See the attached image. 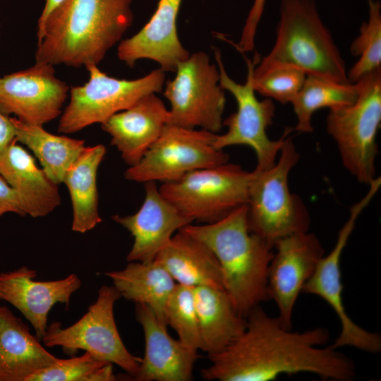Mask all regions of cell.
Masks as SVG:
<instances>
[{"instance_id":"1","label":"cell","mask_w":381,"mask_h":381,"mask_svg":"<svg viewBox=\"0 0 381 381\" xmlns=\"http://www.w3.org/2000/svg\"><path fill=\"white\" fill-rule=\"evenodd\" d=\"M246 318L244 332L221 352L208 356L211 364L200 372L204 380L268 381L281 374L299 373L338 381L355 377V365L349 357L329 346L319 347L329 340L326 329L291 332L260 306Z\"/></svg>"},{"instance_id":"2","label":"cell","mask_w":381,"mask_h":381,"mask_svg":"<svg viewBox=\"0 0 381 381\" xmlns=\"http://www.w3.org/2000/svg\"><path fill=\"white\" fill-rule=\"evenodd\" d=\"M132 0H63L37 28L35 62L97 65L133 20Z\"/></svg>"},{"instance_id":"3","label":"cell","mask_w":381,"mask_h":381,"mask_svg":"<svg viewBox=\"0 0 381 381\" xmlns=\"http://www.w3.org/2000/svg\"><path fill=\"white\" fill-rule=\"evenodd\" d=\"M206 245L220 265L224 289L239 315L270 299L268 267L273 247L250 231L247 205L214 223L188 224L180 229Z\"/></svg>"},{"instance_id":"4","label":"cell","mask_w":381,"mask_h":381,"mask_svg":"<svg viewBox=\"0 0 381 381\" xmlns=\"http://www.w3.org/2000/svg\"><path fill=\"white\" fill-rule=\"evenodd\" d=\"M274 44L253 74L279 66L298 68L334 82L350 83L345 62L322 22L315 0H282Z\"/></svg>"},{"instance_id":"5","label":"cell","mask_w":381,"mask_h":381,"mask_svg":"<svg viewBox=\"0 0 381 381\" xmlns=\"http://www.w3.org/2000/svg\"><path fill=\"white\" fill-rule=\"evenodd\" d=\"M299 159L291 138H285L277 162L272 168L252 171L248 189L247 222L250 232L272 247L279 239L306 232L310 219L301 199L292 194L289 175Z\"/></svg>"},{"instance_id":"6","label":"cell","mask_w":381,"mask_h":381,"mask_svg":"<svg viewBox=\"0 0 381 381\" xmlns=\"http://www.w3.org/2000/svg\"><path fill=\"white\" fill-rule=\"evenodd\" d=\"M357 99L352 104L330 109L327 131L337 143L344 167L359 182L369 185L375 178L378 153L376 137L381 123V68L360 78Z\"/></svg>"},{"instance_id":"7","label":"cell","mask_w":381,"mask_h":381,"mask_svg":"<svg viewBox=\"0 0 381 381\" xmlns=\"http://www.w3.org/2000/svg\"><path fill=\"white\" fill-rule=\"evenodd\" d=\"M252 172L225 163L190 171L179 179L162 183V195L193 221L216 222L247 205Z\"/></svg>"},{"instance_id":"8","label":"cell","mask_w":381,"mask_h":381,"mask_svg":"<svg viewBox=\"0 0 381 381\" xmlns=\"http://www.w3.org/2000/svg\"><path fill=\"white\" fill-rule=\"evenodd\" d=\"M120 298L114 286H102L95 302L78 321L65 328L59 322H52L41 341L47 347L61 346L68 354L83 350L100 361L118 365L133 378L142 358L129 352L119 333L114 307Z\"/></svg>"},{"instance_id":"9","label":"cell","mask_w":381,"mask_h":381,"mask_svg":"<svg viewBox=\"0 0 381 381\" xmlns=\"http://www.w3.org/2000/svg\"><path fill=\"white\" fill-rule=\"evenodd\" d=\"M214 53L219 71V85L224 90L232 94L237 103L236 111L223 121V125L227 126L228 130L224 134H217L214 147L223 150L232 145L250 147L256 154V169L272 168L276 163L277 155L285 138L292 129L287 128L277 140H272L267 136V128L272 123L275 105L272 99L259 100L255 95L253 75L260 59V56L256 54L252 61L243 54L247 65V78L244 84H239L226 72L219 50L214 49Z\"/></svg>"},{"instance_id":"10","label":"cell","mask_w":381,"mask_h":381,"mask_svg":"<svg viewBox=\"0 0 381 381\" xmlns=\"http://www.w3.org/2000/svg\"><path fill=\"white\" fill-rule=\"evenodd\" d=\"M89 80L71 89L70 101L59 119L58 131H79L94 123H102L144 96L160 92L165 73L160 68L135 80L119 79L102 72L97 65L86 67Z\"/></svg>"},{"instance_id":"11","label":"cell","mask_w":381,"mask_h":381,"mask_svg":"<svg viewBox=\"0 0 381 381\" xmlns=\"http://www.w3.org/2000/svg\"><path fill=\"white\" fill-rule=\"evenodd\" d=\"M175 72L163 93L171 104L167 124L218 133L226 103L218 67L205 52H198L180 61Z\"/></svg>"},{"instance_id":"12","label":"cell","mask_w":381,"mask_h":381,"mask_svg":"<svg viewBox=\"0 0 381 381\" xmlns=\"http://www.w3.org/2000/svg\"><path fill=\"white\" fill-rule=\"evenodd\" d=\"M216 136L217 133L204 129L167 124L157 140L136 164L129 167L124 176L135 182L167 183L197 169L227 163L229 155L214 146Z\"/></svg>"},{"instance_id":"13","label":"cell","mask_w":381,"mask_h":381,"mask_svg":"<svg viewBox=\"0 0 381 381\" xmlns=\"http://www.w3.org/2000/svg\"><path fill=\"white\" fill-rule=\"evenodd\" d=\"M366 195L351 206L346 222L340 229L336 244L332 251L319 260L314 272L304 284L301 292L317 295L324 299L334 310L341 325V333L329 346L337 349L353 346L369 353H378L381 349V338L357 325L348 315L342 301L340 260L342 252L362 211L368 205L378 191L381 182L374 179L369 185Z\"/></svg>"},{"instance_id":"14","label":"cell","mask_w":381,"mask_h":381,"mask_svg":"<svg viewBox=\"0 0 381 381\" xmlns=\"http://www.w3.org/2000/svg\"><path fill=\"white\" fill-rule=\"evenodd\" d=\"M69 87L54 66L35 62L32 67L0 78V112L43 126L61 114Z\"/></svg>"},{"instance_id":"15","label":"cell","mask_w":381,"mask_h":381,"mask_svg":"<svg viewBox=\"0 0 381 381\" xmlns=\"http://www.w3.org/2000/svg\"><path fill=\"white\" fill-rule=\"evenodd\" d=\"M273 248L276 253L268 267V294L277 305L282 325L291 329L297 297L324 255V249L317 236L308 231L284 237Z\"/></svg>"},{"instance_id":"16","label":"cell","mask_w":381,"mask_h":381,"mask_svg":"<svg viewBox=\"0 0 381 381\" xmlns=\"http://www.w3.org/2000/svg\"><path fill=\"white\" fill-rule=\"evenodd\" d=\"M35 270L26 266L0 273V301L18 309L30 322L42 341L48 326V315L57 303L69 306L72 295L82 285L76 274L53 281H37Z\"/></svg>"},{"instance_id":"17","label":"cell","mask_w":381,"mask_h":381,"mask_svg":"<svg viewBox=\"0 0 381 381\" xmlns=\"http://www.w3.org/2000/svg\"><path fill=\"white\" fill-rule=\"evenodd\" d=\"M145 199L137 212L112 217L114 222L133 237L132 248L126 258L128 262L154 260L175 231L193 222L162 195L155 181L145 183Z\"/></svg>"},{"instance_id":"18","label":"cell","mask_w":381,"mask_h":381,"mask_svg":"<svg viewBox=\"0 0 381 381\" xmlns=\"http://www.w3.org/2000/svg\"><path fill=\"white\" fill-rule=\"evenodd\" d=\"M135 318L145 337V354L133 377L136 381H189L199 358L197 350L173 339L167 325L161 322L145 304L135 303Z\"/></svg>"},{"instance_id":"19","label":"cell","mask_w":381,"mask_h":381,"mask_svg":"<svg viewBox=\"0 0 381 381\" xmlns=\"http://www.w3.org/2000/svg\"><path fill=\"white\" fill-rule=\"evenodd\" d=\"M181 0H159L150 20L133 36L121 40L119 59L133 67L139 59L156 61L165 71L175 72L177 64L190 54L181 44L176 20Z\"/></svg>"},{"instance_id":"20","label":"cell","mask_w":381,"mask_h":381,"mask_svg":"<svg viewBox=\"0 0 381 381\" xmlns=\"http://www.w3.org/2000/svg\"><path fill=\"white\" fill-rule=\"evenodd\" d=\"M169 110L155 93L140 99L102 123L111 144L129 167L136 164L168 123Z\"/></svg>"},{"instance_id":"21","label":"cell","mask_w":381,"mask_h":381,"mask_svg":"<svg viewBox=\"0 0 381 381\" xmlns=\"http://www.w3.org/2000/svg\"><path fill=\"white\" fill-rule=\"evenodd\" d=\"M0 174L16 193L25 215L44 217L61 203L58 185L17 140L0 152Z\"/></svg>"},{"instance_id":"22","label":"cell","mask_w":381,"mask_h":381,"mask_svg":"<svg viewBox=\"0 0 381 381\" xmlns=\"http://www.w3.org/2000/svg\"><path fill=\"white\" fill-rule=\"evenodd\" d=\"M40 341L20 318L0 306V381H28L56 361Z\"/></svg>"},{"instance_id":"23","label":"cell","mask_w":381,"mask_h":381,"mask_svg":"<svg viewBox=\"0 0 381 381\" xmlns=\"http://www.w3.org/2000/svg\"><path fill=\"white\" fill-rule=\"evenodd\" d=\"M155 260L176 284L224 289L222 269L214 254L203 243L181 230L173 236Z\"/></svg>"},{"instance_id":"24","label":"cell","mask_w":381,"mask_h":381,"mask_svg":"<svg viewBox=\"0 0 381 381\" xmlns=\"http://www.w3.org/2000/svg\"><path fill=\"white\" fill-rule=\"evenodd\" d=\"M200 349L208 356L221 352L239 337L246 327V318L236 310L224 289L193 287Z\"/></svg>"},{"instance_id":"25","label":"cell","mask_w":381,"mask_h":381,"mask_svg":"<svg viewBox=\"0 0 381 381\" xmlns=\"http://www.w3.org/2000/svg\"><path fill=\"white\" fill-rule=\"evenodd\" d=\"M104 274L111 279L121 297L147 305L158 320L167 325L164 308L176 283L160 264L155 260L131 261L123 270Z\"/></svg>"},{"instance_id":"26","label":"cell","mask_w":381,"mask_h":381,"mask_svg":"<svg viewBox=\"0 0 381 381\" xmlns=\"http://www.w3.org/2000/svg\"><path fill=\"white\" fill-rule=\"evenodd\" d=\"M105 153L103 145L85 146L64 176L63 183L68 190L73 207L71 229L75 232L89 231L102 221L97 175Z\"/></svg>"},{"instance_id":"27","label":"cell","mask_w":381,"mask_h":381,"mask_svg":"<svg viewBox=\"0 0 381 381\" xmlns=\"http://www.w3.org/2000/svg\"><path fill=\"white\" fill-rule=\"evenodd\" d=\"M11 118L17 142L26 145L34 153L53 182L57 185L63 183L66 173L85 147V140L54 135L47 131L43 126Z\"/></svg>"},{"instance_id":"28","label":"cell","mask_w":381,"mask_h":381,"mask_svg":"<svg viewBox=\"0 0 381 381\" xmlns=\"http://www.w3.org/2000/svg\"><path fill=\"white\" fill-rule=\"evenodd\" d=\"M358 95V85L341 83L314 75H306L305 82L291 101L297 123L294 130L302 133L313 131L312 116L317 110L352 104Z\"/></svg>"},{"instance_id":"29","label":"cell","mask_w":381,"mask_h":381,"mask_svg":"<svg viewBox=\"0 0 381 381\" xmlns=\"http://www.w3.org/2000/svg\"><path fill=\"white\" fill-rule=\"evenodd\" d=\"M368 20L362 23L359 35L350 46L351 54L359 57L347 71L350 83L381 68V3L379 0H368Z\"/></svg>"},{"instance_id":"30","label":"cell","mask_w":381,"mask_h":381,"mask_svg":"<svg viewBox=\"0 0 381 381\" xmlns=\"http://www.w3.org/2000/svg\"><path fill=\"white\" fill-rule=\"evenodd\" d=\"M164 317L177 333L179 339L188 347L200 349V338L193 287L176 284L169 296Z\"/></svg>"},{"instance_id":"31","label":"cell","mask_w":381,"mask_h":381,"mask_svg":"<svg viewBox=\"0 0 381 381\" xmlns=\"http://www.w3.org/2000/svg\"><path fill=\"white\" fill-rule=\"evenodd\" d=\"M306 73L301 69L290 66H279L253 75V85L255 92L279 102H291L301 89Z\"/></svg>"},{"instance_id":"32","label":"cell","mask_w":381,"mask_h":381,"mask_svg":"<svg viewBox=\"0 0 381 381\" xmlns=\"http://www.w3.org/2000/svg\"><path fill=\"white\" fill-rule=\"evenodd\" d=\"M107 363L88 352L70 358H59L31 375L28 381H92L95 372Z\"/></svg>"},{"instance_id":"33","label":"cell","mask_w":381,"mask_h":381,"mask_svg":"<svg viewBox=\"0 0 381 381\" xmlns=\"http://www.w3.org/2000/svg\"><path fill=\"white\" fill-rule=\"evenodd\" d=\"M266 0H254L242 30L240 40L234 46L241 54L251 52L255 47V37L263 13Z\"/></svg>"},{"instance_id":"34","label":"cell","mask_w":381,"mask_h":381,"mask_svg":"<svg viewBox=\"0 0 381 381\" xmlns=\"http://www.w3.org/2000/svg\"><path fill=\"white\" fill-rule=\"evenodd\" d=\"M8 212L25 216L13 189L0 174V218Z\"/></svg>"},{"instance_id":"35","label":"cell","mask_w":381,"mask_h":381,"mask_svg":"<svg viewBox=\"0 0 381 381\" xmlns=\"http://www.w3.org/2000/svg\"><path fill=\"white\" fill-rule=\"evenodd\" d=\"M16 140L11 118L0 112V152Z\"/></svg>"},{"instance_id":"36","label":"cell","mask_w":381,"mask_h":381,"mask_svg":"<svg viewBox=\"0 0 381 381\" xmlns=\"http://www.w3.org/2000/svg\"><path fill=\"white\" fill-rule=\"evenodd\" d=\"M62 1L63 0H44L45 4L44 8L37 21V28L40 27L42 25L49 13Z\"/></svg>"}]
</instances>
